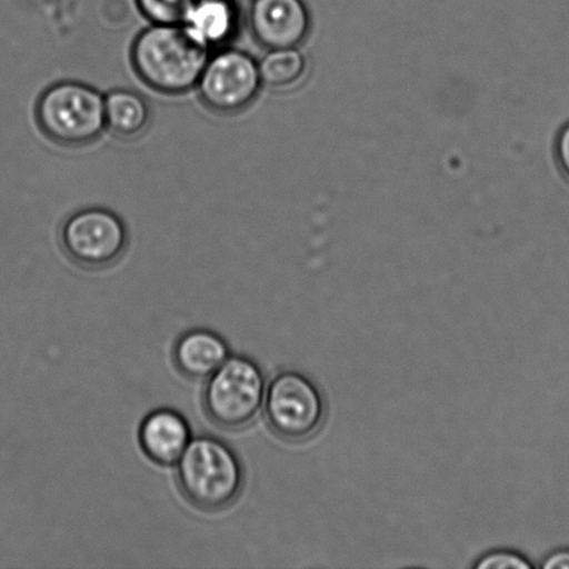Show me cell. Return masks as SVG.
<instances>
[{
    "label": "cell",
    "instance_id": "15",
    "mask_svg": "<svg viewBox=\"0 0 569 569\" xmlns=\"http://www.w3.org/2000/svg\"><path fill=\"white\" fill-rule=\"evenodd\" d=\"M532 562L526 556L510 550H496L476 562V569H531Z\"/></svg>",
    "mask_w": 569,
    "mask_h": 569
},
{
    "label": "cell",
    "instance_id": "11",
    "mask_svg": "<svg viewBox=\"0 0 569 569\" xmlns=\"http://www.w3.org/2000/svg\"><path fill=\"white\" fill-rule=\"evenodd\" d=\"M186 26L210 49L226 47L241 27L237 0H194Z\"/></svg>",
    "mask_w": 569,
    "mask_h": 569
},
{
    "label": "cell",
    "instance_id": "1",
    "mask_svg": "<svg viewBox=\"0 0 569 569\" xmlns=\"http://www.w3.org/2000/svg\"><path fill=\"white\" fill-rule=\"evenodd\" d=\"M210 50L186 24H153L137 37L131 60L149 88L180 94L198 86Z\"/></svg>",
    "mask_w": 569,
    "mask_h": 569
},
{
    "label": "cell",
    "instance_id": "12",
    "mask_svg": "<svg viewBox=\"0 0 569 569\" xmlns=\"http://www.w3.org/2000/svg\"><path fill=\"white\" fill-rule=\"evenodd\" d=\"M106 128L116 137L132 139L147 130L150 121V109L147 99L141 94L117 89L104 98Z\"/></svg>",
    "mask_w": 569,
    "mask_h": 569
},
{
    "label": "cell",
    "instance_id": "17",
    "mask_svg": "<svg viewBox=\"0 0 569 569\" xmlns=\"http://www.w3.org/2000/svg\"><path fill=\"white\" fill-rule=\"evenodd\" d=\"M543 569H569V550L556 551V553L546 557L542 565Z\"/></svg>",
    "mask_w": 569,
    "mask_h": 569
},
{
    "label": "cell",
    "instance_id": "9",
    "mask_svg": "<svg viewBox=\"0 0 569 569\" xmlns=\"http://www.w3.org/2000/svg\"><path fill=\"white\" fill-rule=\"evenodd\" d=\"M191 440L192 431L187 418L172 409L149 412L138 431L143 455L160 467L177 465Z\"/></svg>",
    "mask_w": 569,
    "mask_h": 569
},
{
    "label": "cell",
    "instance_id": "8",
    "mask_svg": "<svg viewBox=\"0 0 569 569\" xmlns=\"http://www.w3.org/2000/svg\"><path fill=\"white\" fill-rule=\"evenodd\" d=\"M249 26L261 47L298 48L309 36L310 13L303 0H253Z\"/></svg>",
    "mask_w": 569,
    "mask_h": 569
},
{
    "label": "cell",
    "instance_id": "16",
    "mask_svg": "<svg viewBox=\"0 0 569 569\" xmlns=\"http://www.w3.org/2000/svg\"><path fill=\"white\" fill-rule=\"evenodd\" d=\"M557 164L569 181V121L561 128L555 147Z\"/></svg>",
    "mask_w": 569,
    "mask_h": 569
},
{
    "label": "cell",
    "instance_id": "10",
    "mask_svg": "<svg viewBox=\"0 0 569 569\" xmlns=\"http://www.w3.org/2000/svg\"><path fill=\"white\" fill-rule=\"evenodd\" d=\"M231 356L230 346L220 333L208 328H192L172 346L171 360L188 381H206Z\"/></svg>",
    "mask_w": 569,
    "mask_h": 569
},
{
    "label": "cell",
    "instance_id": "4",
    "mask_svg": "<svg viewBox=\"0 0 569 569\" xmlns=\"http://www.w3.org/2000/svg\"><path fill=\"white\" fill-rule=\"evenodd\" d=\"M37 120L44 136L66 147H82L102 136L104 98L81 82H59L41 94Z\"/></svg>",
    "mask_w": 569,
    "mask_h": 569
},
{
    "label": "cell",
    "instance_id": "13",
    "mask_svg": "<svg viewBox=\"0 0 569 569\" xmlns=\"http://www.w3.org/2000/svg\"><path fill=\"white\" fill-rule=\"evenodd\" d=\"M261 81L274 89H289L301 81L306 72L305 56L296 48L272 49L259 63Z\"/></svg>",
    "mask_w": 569,
    "mask_h": 569
},
{
    "label": "cell",
    "instance_id": "6",
    "mask_svg": "<svg viewBox=\"0 0 569 569\" xmlns=\"http://www.w3.org/2000/svg\"><path fill=\"white\" fill-rule=\"evenodd\" d=\"M61 247L72 263L86 270H104L124 254L127 228L114 213L86 209L69 217L61 228Z\"/></svg>",
    "mask_w": 569,
    "mask_h": 569
},
{
    "label": "cell",
    "instance_id": "5",
    "mask_svg": "<svg viewBox=\"0 0 569 569\" xmlns=\"http://www.w3.org/2000/svg\"><path fill=\"white\" fill-rule=\"evenodd\" d=\"M264 415L277 438L289 443L306 442L326 421V399L305 373L282 371L267 385Z\"/></svg>",
    "mask_w": 569,
    "mask_h": 569
},
{
    "label": "cell",
    "instance_id": "7",
    "mask_svg": "<svg viewBox=\"0 0 569 569\" xmlns=\"http://www.w3.org/2000/svg\"><path fill=\"white\" fill-rule=\"evenodd\" d=\"M261 86L258 61L238 49H224L210 56L198 82L203 103L221 114H236L247 109L258 98Z\"/></svg>",
    "mask_w": 569,
    "mask_h": 569
},
{
    "label": "cell",
    "instance_id": "14",
    "mask_svg": "<svg viewBox=\"0 0 569 569\" xmlns=\"http://www.w3.org/2000/svg\"><path fill=\"white\" fill-rule=\"evenodd\" d=\"M194 0H137L138 9L152 24H186Z\"/></svg>",
    "mask_w": 569,
    "mask_h": 569
},
{
    "label": "cell",
    "instance_id": "3",
    "mask_svg": "<svg viewBox=\"0 0 569 569\" xmlns=\"http://www.w3.org/2000/svg\"><path fill=\"white\" fill-rule=\"evenodd\" d=\"M266 392V376L258 362L247 356L231 355L206 379L202 409L221 431L241 432L258 420Z\"/></svg>",
    "mask_w": 569,
    "mask_h": 569
},
{
    "label": "cell",
    "instance_id": "2",
    "mask_svg": "<svg viewBox=\"0 0 569 569\" xmlns=\"http://www.w3.org/2000/svg\"><path fill=\"white\" fill-rule=\"evenodd\" d=\"M176 481L188 505L216 515L237 505L247 473L231 445L213 435H199L178 460Z\"/></svg>",
    "mask_w": 569,
    "mask_h": 569
}]
</instances>
